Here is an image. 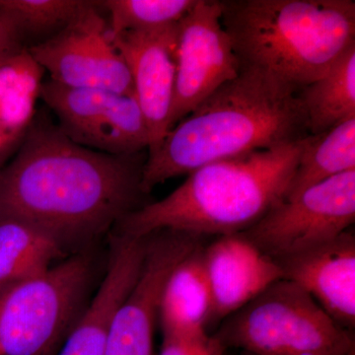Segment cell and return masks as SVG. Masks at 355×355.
Here are the masks:
<instances>
[{
	"instance_id": "cell-25",
	"label": "cell",
	"mask_w": 355,
	"mask_h": 355,
	"mask_svg": "<svg viewBox=\"0 0 355 355\" xmlns=\"http://www.w3.org/2000/svg\"><path fill=\"white\" fill-rule=\"evenodd\" d=\"M240 355H254V354H248V352H241V354H240Z\"/></svg>"
},
{
	"instance_id": "cell-19",
	"label": "cell",
	"mask_w": 355,
	"mask_h": 355,
	"mask_svg": "<svg viewBox=\"0 0 355 355\" xmlns=\"http://www.w3.org/2000/svg\"><path fill=\"white\" fill-rule=\"evenodd\" d=\"M64 254L55 240L10 218H0V287L48 272Z\"/></svg>"
},
{
	"instance_id": "cell-22",
	"label": "cell",
	"mask_w": 355,
	"mask_h": 355,
	"mask_svg": "<svg viewBox=\"0 0 355 355\" xmlns=\"http://www.w3.org/2000/svg\"><path fill=\"white\" fill-rule=\"evenodd\" d=\"M226 349L214 335L191 340L164 338L159 355H225Z\"/></svg>"
},
{
	"instance_id": "cell-15",
	"label": "cell",
	"mask_w": 355,
	"mask_h": 355,
	"mask_svg": "<svg viewBox=\"0 0 355 355\" xmlns=\"http://www.w3.org/2000/svg\"><path fill=\"white\" fill-rule=\"evenodd\" d=\"M200 245L166 279L158 308L164 338L191 340L209 335L212 298Z\"/></svg>"
},
{
	"instance_id": "cell-4",
	"label": "cell",
	"mask_w": 355,
	"mask_h": 355,
	"mask_svg": "<svg viewBox=\"0 0 355 355\" xmlns=\"http://www.w3.org/2000/svg\"><path fill=\"white\" fill-rule=\"evenodd\" d=\"M221 23L242 67L299 89L355 44L354 0H223Z\"/></svg>"
},
{
	"instance_id": "cell-6",
	"label": "cell",
	"mask_w": 355,
	"mask_h": 355,
	"mask_svg": "<svg viewBox=\"0 0 355 355\" xmlns=\"http://www.w3.org/2000/svg\"><path fill=\"white\" fill-rule=\"evenodd\" d=\"M93 261L78 253L0 287V355H57L83 314Z\"/></svg>"
},
{
	"instance_id": "cell-14",
	"label": "cell",
	"mask_w": 355,
	"mask_h": 355,
	"mask_svg": "<svg viewBox=\"0 0 355 355\" xmlns=\"http://www.w3.org/2000/svg\"><path fill=\"white\" fill-rule=\"evenodd\" d=\"M282 279L304 289L343 328H355V236L349 230L303 253L277 261Z\"/></svg>"
},
{
	"instance_id": "cell-24",
	"label": "cell",
	"mask_w": 355,
	"mask_h": 355,
	"mask_svg": "<svg viewBox=\"0 0 355 355\" xmlns=\"http://www.w3.org/2000/svg\"><path fill=\"white\" fill-rule=\"evenodd\" d=\"M20 141L21 140L14 139V137L6 135V132L0 130V164H1L2 160L6 157L9 150H10L17 142Z\"/></svg>"
},
{
	"instance_id": "cell-1",
	"label": "cell",
	"mask_w": 355,
	"mask_h": 355,
	"mask_svg": "<svg viewBox=\"0 0 355 355\" xmlns=\"http://www.w3.org/2000/svg\"><path fill=\"white\" fill-rule=\"evenodd\" d=\"M146 158L86 148L58 125L34 119L17 154L0 170V218L27 224L62 249L91 240L141 207Z\"/></svg>"
},
{
	"instance_id": "cell-20",
	"label": "cell",
	"mask_w": 355,
	"mask_h": 355,
	"mask_svg": "<svg viewBox=\"0 0 355 355\" xmlns=\"http://www.w3.org/2000/svg\"><path fill=\"white\" fill-rule=\"evenodd\" d=\"M91 2L88 0H0V21L10 29L21 46H24V41H31L30 46H33L65 29L88 8Z\"/></svg>"
},
{
	"instance_id": "cell-5",
	"label": "cell",
	"mask_w": 355,
	"mask_h": 355,
	"mask_svg": "<svg viewBox=\"0 0 355 355\" xmlns=\"http://www.w3.org/2000/svg\"><path fill=\"white\" fill-rule=\"evenodd\" d=\"M214 336L226 349L254 355H355L354 331L284 279L226 318Z\"/></svg>"
},
{
	"instance_id": "cell-2",
	"label": "cell",
	"mask_w": 355,
	"mask_h": 355,
	"mask_svg": "<svg viewBox=\"0 0 355 355\" xmlns=\"http://www.w3.org/2000/svg\"><path fill=\"white\" fill-rule=\"evenodd\" d=\"M299 90L268 70L242 67L147 156L142 193L209 163L304 139L309 135Z\"/></svg>"
},
{
	"instance_id": "cell-21",
	"label": "cell",
	"mask_w": 355,
	"mask_h": 355,
	"mask_svg": "<svg viewBox=\"0 0 355 355\" xmlns=\"http://www.w3.org/2000/svg\"><path fill=\"white\" fill-rule=\"evenodd\" d=\"M111 37L125 32L149 31L178 25L197 0H106Z\"/></svg>"
},
{
	"instance_id": "cell-10",
	"label": "cell",
	"mask_w": 355,
	"mask_h": 355,
	"mask_svg": "<svg viewBox=\"0 0 355 355\" xmlns=\"http://www.w3.org/2000/svg\"><path fill=\"white\" fill-rule=\"evenodd\" d=\"M242 65L221 23L219 0H197L178 24L177 69L170 130Z\"/></svg>"
},
{
	"instance_id": "cell-12",
	"label": "cell",
	"mask_w": 355,
	"mask_h": 355,
	"mask_svg": "<svg viewBox=\"0 0 355 355\" xmlns=\"http://www.w3.org/2000/svg\"><path fill=\"white\" fill-rule=\"evenodd\" d=\"M125 60L133 96L146 120L153 155L170 132V113L177 69L178 25L111 37Z\"/></svg>"
},
{
	"instance_id": "cell-9",
	"label": "cell",
	"mask_w": 355,
	"mask_h": 355,
	"mask_svg": "<svg viewBox=\"0 0 355 355\" xmlns=\"http://www.w3.org/2000/svg\"><path fill=\"white\" fill-rule=\"evenodd\" d=\"M100 8L99 1L91 2L65 29L28 50L55 83L133 95L130 70Z\"/></svg>"
},
{
	"instance_id": "cell-8",
	"label": "cell",
	"mask_w": 355,
	"mask_h": 355,
	"mask_svg": "<svg viewBox=\"0 0 355 355\" xmlns=\"http://www.w3.org/2000/svg\"><path fill=\"white\" fill-rule=\"evenodd\" d=\"M41 97L57 114L60 130L79 146L113 155L148 150V130L133 95L67 87L49 79Z\"/></svg>"
},
{
	"instance_id": "cell-13",
	"label": "cell",
	"mask_w": 355,
	"mask_h": 355,
	"mask_svg": "<svg viewBox=\"0 0 355 355\" xmlns=\"http://www.w3.org/2000/svg\"><path fill=\"white\" fill-rule=\"evenodd\" d=\"M202 257L212 298L209 328L221 324L282 279L277 261L243 233L218 236L203 247Z\"/></svg>"
},
{
	"instance_id": "cell-11",
	"label": "cell",
	"mask_w": 355,
	"mask_h": 355,
	"mask_svg": "<svg viewBox=\"0 0 355 355\" xmlns=\"http://www.w3.org/2000/svg\"><path fill=\"white\" fill-rule=\"evenodd\" d=\"M141 272L116 311L103 355H154V327L166 279L173 268L203 244V237L162 230L146 236Z\"/></svg>"
},
{
	"instance_id": "cell-3",
	"label": "cell",
	"mask_w": 355,
	"mask_h": 355,
	"mask_svg": "<svg viewBox=\"0 0 355 355\" xmlns=\"http://www.w3.org/2000/svg\"><path fill=\"white\" fill-rule=\"evenodd\" d=\"M305 139L198 168L167 197L121 219V234L142 238L172 230L205 237L244 232L286 198Z\"/></svg>"
},
{
	"instance_id": "cell-17",
	"label": "cell",
	"mask_w": 355,
	"mask_h": 355,
	"mask_svg": "<svg viewBox=\"0 0 355 355\" xmlns=\"http://www.w3.org/2000/svg\"><path fill=\"white\" fill-rule=\"evenodd\" d=\"M44 70L27 48L0 58V130L21 140L36 114Z\"/></svg>"
},
{
	"instance_id": "cell-16",
	"label": "cell",
	"mask_w": 355,
	"mask_h": 355,
	"mask_svg": "<svg viewBox=\"0 0 355 355\" xmlns=\"http://www.w3.org/2000/svg\"><path fill=\"white\" fill-rule=\"evenodd\" d=\"M308 135H320L355 119V44L331 69L299 90Z\"/></svg>"
},
{
	"instance_id": "cell-18",
	"label": "cell",
	"mask_w": 355,
	"mask_h": 355,
	"mask_svg": "<svg viewBox=\"0 0 355 355\" xmlns=\"http://www.w3.org/2000/svg\"><path fill=\"white\" fill-rule=\"evenodd\" d=\"M355 170V119L328 132L306 137L297 167L284 200L306 189Z\"/></svg>"
},
{
	"instance_id": "cell-7",
	"label": "cell",
	"mask_w": 355,
	"mask_h": 355,
	"mask_svg": "<svg viewBox=\"0 0 355 355\" xmlns=\"http://www.w3.org/2000/svg\"><path fill=\"white\" fill-rule=\"evenodd\" d=\"M354 221L355 170L282 200L242 233L277 261L335 239Z\"/></svg>"
},
{
	"instance_id": "cell-23",
	"label": "cell",
	"mask_w": 355,
	"mask_h": 355,
	"mask_svg": "<svg viewBox=\"0 0 355 355\" xmlns=\"http://www.w3.org/2000/svg\"><path fill=\"white\" fill-rule=\"evenodd\" d=\"M19 48H24V46L18 43L10 29L0 21V58Z\"/></svg>"
}]
</instances>
